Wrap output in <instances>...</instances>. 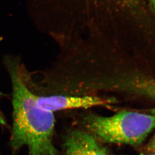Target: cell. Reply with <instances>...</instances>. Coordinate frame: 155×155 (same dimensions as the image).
Returning a JSON list of instances; mask_svg holds the SVG:
<instances>
[{"mask_svg":"<svg viewBox=\"0 0 155 155\" xmlns=\"http://www.w3.org/2000/svg\"><path fill=\"white\" fill-rule=\"evenodd\" d=\"M2 95H3L0 92V98L2 97ZM0 127L4 128H4H9V125L6 121L5 117L1 110H0Z\"/></svg>","mask_w":155,"mask_h":155,"instance_id":"5b68a950","label":"cell"},{"mask_svg":"<svg viewBox=\"0 0 155 155\" xmlns=\"http://www.w3.org/2000/svg\"><path fill=\"white\" fill-rule=\"evenodd\" d=\"M12 87V125L9 144L13 151L23 147L28 155H60L54 144V113L39 105L36 94L17 67H9Z\"/></svg>","mask_w":155,"mask_h":155,"instance_id":"6da1fadb","label":"cell"},{"mask_svg":"<svg viewBox=\"0 0 155 155\" xmlns=\"http://www.w3.org/2000/svg\"><path fill=\"white\" fill-rule=\"evenodd\" d=\"M147 151L148 153H155V134L147 145Z\"/></svg>","mask_w":155,"mask_h":155,"instance_id":"8992f818","label":"cell"},{"mask_svg":"<svg viewBox=\"0 0 155 155\" xmlns=\"http://www.w3.org/2000/svg\"><path fill=\"white\" fill-rule=\"evenodd\" d=\"M63 150L64 155H110L92 134L79 129L67 134Z\"/></svg>","mask_w":155,"mask_h":155,"instance_id":"277c9868","label":"cell"},{"mask_svg":"<svg viewBox=\"0 0 155 155\" xmlns=\"http://www.w3.org/2000/svg\"><path fill=\"white\" fill-rule=\"evenodd\" d=\"M151 8L155 13V0H148Z\"/></svg>","mask_w":155,"mask_h":155,"instance_id":"52a82bcc","label":"cell"},{"mask_svg":"<svg viewBox=\"0 0 155 155\" xmlns=\"http://www.w3.org/2000/svg\"><path fill=\"white\" fill-rule=\"evenodd\" d=\"M86 130L111 144L138 146L155 128V113L121 111L110 116L89 114L84 118Z\"/></svg>","mask_w":155,"mask_h":155,"instance_id":"7a4b0ae2","label":"cell"},{"mask_svg":"<svg viewBox=\"0 0 155 155\" xmlns=\"http://www.w3.org/2000/svg\"><path fill=\"white\" fill-rule=\"evenodd\" d=\"M35 93L39 105L53 113L68 109L109 106L114 102L112 99L90 95H73L58 93L43 95Z\"/></svg>","mask_w":155,"mask_h":155,"instance_id":"3957f363","label":"cell"},{"mask_svg":"<svg viewBox=\"0 0 155 155\" xmlns=\"http://www.w3.org/2000/svg\"><path fill=\"white\" fill-rule=\"evenodd\" d=\"M139 155H155V153H148L147 154H145V153H141Z\"/></svg>","mask_w":155,"mask_h":155,"instance_id":"ba28073f","label":"cell"}]
</instances>
